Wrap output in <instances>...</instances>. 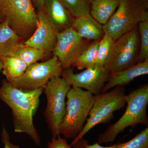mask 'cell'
<instances>
[{"mask_svg":"<svg viewBox=\"0 0 148 148\" xmlns=\"http://www.w3.org/2000/svg\"><path fill=\"white\" fill-rule=\"evenodd\" d=\"M43 87L33 90H21L14 87L6 79L0 86V100L12 111L14 132L24 133L36 145H41V140L35 127L33 117L38 110Z\"/></svg>","mask_w":148,"mask_h":148,"instance_id":"cell-1","label":"cell"},{"mask_svg":"<svg viewBox=\"0 0 148 148\" xmlns=\"http://www.w3.org/2000/svg\"><path fill=\"white\" fill-rule=\"evenodd\" d=\"M125 100L126 110L117 121L109 125L105 132L99 135L98 143L100 145L114 142L117 136L127 127L133 128L138 124L148 127V84L132 90L126 95Z\"/></svg>","mask_w":148,"mask_h":148,"instance_id":"cell-2","label":"cell"},{"mask_svg":"<svg viewBox=\"0 0 148 148\" xmlns=\"http://www.w3.org/2000/svg\"><path fill=\"white\" fill-rule=\"evenodd\" d=\"M66 98V114L59 127V132L66 140H71L84 127L93 106L95 95L80 88L71 86Z\"/></svg>","mask_w":148,"mask_h":148,"instance_id":"cell-3","label":"cell"},{"mask_svg":"<svg viewBox=\"0 0 148 148\" xmlns=\"http://www.w3.org/2000/svg\"><path fill=\"white\" fill-rule=\"evenodd\" d=\"M148 20V0H120L112 16L103 25L104 34L116 40Z\"/></svg>","mask_w":148,"mask_h":148,"instance_id":"cell-4","label":"cell"},{"mask_svg":"<svg viewBox=\"0 0 148 148\" xmlns=\"http://www.w3.org/2000/svg\"><path fill=\"white\" fill-rule=\"evenodd\" d=\"M124 86H116L109 92L95 95V99L88 118L81 132L74 138L71 146L83 138L87 132L99 124L109 122L114 117V113L126 104Z\"/></svg>","mask_w":148,"mask_h":148,"instance_id":"cell-5","label":"cell"},{"mask_svg":"<svg viewBox=\"0 0 148 148\" xmlns=\"http://www.w3.org/2000/svg\"><path fill=\"white\" fill-rule=\"evenodd\" d=\"M71 87L61 77L51 79L43 87L47 99L43 115L52 138L61 136L59 127L66 114V98Z\"/></svg>","mask_w":148,"mask_h":148,"instance_id":"cell-6","label":"cell"},{"mask_svg":"<svg viewBox=\"0 0 148 148\" xmlns=\"http://www.w3.org/2000/svg\"><path fill=\"white\" fill-rule=\"evenodd\" d=\"M0 10L3 21L21 38L34 32L38 16L32 0H0Z\"/></svg>","mask_w":148,"mask_h":148,"instance_id":"cell-7","label":"cell"},{"mask_svg":"<svg viewBox=\"0 0 148 148\" xmlns=\"http://www.w3.org/2000/svg\"><path fill=\"white\" fill-rule=\"evenodd\" d=\"M140 37L138 26L116 40L105 67L110 73L119 71L138 64Z\"/></svg>","mask_w":148,"mask_h":148,"instance_id":"cell-8","label":"cell"},{"mask_svg":"<svg viewBox=\"0 0 148 148\" xmlns=\"http://www.w3.org/2000/svg\"><path fill=\"white\" fill-rule=\"evenodd\" d=\"M63 70L61 62L53 56L47 61L28 66L21 77L9 82L21 90H35L44 87L52 78L61 77Z\"/></svg>","mask_w":148,"mask_h":148,"instance_id":"cell-9","label":"cell"},{"mask_svg":"<svg viewBox=\"0 0 148 148\" xmlns=\"http://www.w3.org/2000/svg\"><path fill=\"white\" fill-rule=\"evenodd\" d=\"M92 42L81 37L72 27L57 33V42L52 52L63 69H70Z\"/></svg>","mask_w":148,"mask_h":148,"instance_id":"cell-10","label":"cell"},{"mask_svg":"<svg viewBox=\"0 0 148 148\" xmlns=\"http://www.w3.org/2000/svg\"><path fill=\"white\" fill-rule=\"evenodd\" d=\"M110 72L105 66H94L75 73L71 68L63 69L61 77L71 86L84 88L97 95L108 82Z\"/></svg>","mask_w":148,"mask_h":148,"instance_id":"cell-11","label":"cell"},{"mask_svg":"<svg viewBox=\"0 0 148 148\" xmlns=\"http://www.w3.org/2000/svg\"><path fill=\"white\" fill-rule=\"evenodd\" d=\"M37 13L36 28L24 44L44 51L46 53L53 52L58 32L49 20L44 10H38Z\"/></svg>","mask_w":148,"mask_h":148,"instance_id":"cell-12","label":"cell"},{"mask_svg":"<svg viewBox=\"0 0 148 148\" xmlns=\"http://www.w3.org/2000/svg\"><path fill=\"white\" fill-rule=\"evenodd\" d=\"M44 10L58 32L73 27L75 18L61 0H45Z\"/></svg>","mask_w":148,"mask_h":148,"instance_id":"cell-13","label":"cell"},{"mask_svg":"<svg viewBox=\"0 0 148 148\" xmlns=\"http://www.w3.org/2000/svg\"><path fill=\"white\" fill-rule=\"evenodd\" d=\"M148 74V59L140 62L127 69L110 73L108 82L101 93L116 86H124L136 78Z\"/></svg>","mask_w":148,"mask_h":148,"instance_id":"cell-14","label":"cell"},{"mask_svg":"<svg viewBox=\"0 0 148 148\" xmlns=\"http://www.w3.org/2000/svg\"><path fill=\"white\" fill-rule=\"evenodd\" d=\"M103 26L88 13L75 18L72 28L83 38L93 41L103 38Z\"/></svg>","mask_w":148,"mask_h":148,"instance_id":"cell-15","label":"cell"},{"mask_svg":"<svg viewBox=\"0 0 148 148\" xmlns=\"http://www.w3.org/2000/svg\"><path fill=\"white\" fill-rule=\"evenodd\" d=\"M21 38L5 21H0V58L12 56L23 43Z\"/></svg>","mask_w":148,"mask_h":148,"instance_id":"cell-16","label":"cell"},{"mask_svg":"<svg viewBox=\"0 0 148 148\" xmlns=\"http://www.w3.org/2000/svg\"><path fill=\"white\" fill-rule=\"evenodd\" d=\"M120 0H91L89 14L99 23L104 25L116 10Z\"/></svg>","mask_w":148,"mask_h":148,"instance_id":"cell-17","label":"cell"},{"mask_svg":"<svg viewBox=\"0 0 148 148\" xmlns=\"http://www.w3.org/2000/svg\"><path fill=\"white\" fill-rule=\"evenodd\" d=\"M0 60L2 64L1 72L8 82L21 77L29 66L23 60L13 56L2 57Z\"/></svg>","mask_w":148,"mask_h":148,"instance_id":"cell-18","label":"cell"},{"mask_svg":"<svg viewBox=\"0 0 148 148\" xmlns=\"http://www.w3.org/2000/svg\"><path fill=\"white\" fill-rule=\"evenodd\" d=\"M100 40L93 41L80 54L73 66L78 70L88 69L95 65L98 45Z\"/></svg>","mask_w":148,"mask_h":148,"instance_id":"cell-19","label":"cell"},{"mask_svg":"<svg viewBox=\"0 0 148 148\" xmlns=\"http://www.w3.org/2000/svg\"><path fill=\"white\" fill-rule=\"evenodd\" d=\"M46 53L44 51L24 45L23 43L15 50L12 56L20 58L29 66L42 59Z\"/></svg>","mask_w":148,"mask_h":148,"instance_id":"cell-20","label":"cell"},{"mask_svg":"<svg viewBox=\"0 0 148 148\" xmlns=\"http://www.w3.org/2000/svg\"><path fill=\"white\" fill-rule=\"evenodd\" d=\"M116 40L107 34H104L98 45L95 66H105L108 59L112 47Z\"/></svg>","mask_w":148,"mask_h":148,"instance_id":"cell-21","label":"cell"},{"mask_svg":"<svg viewBox=\"0 0 148 148\" xmlns=\"http://www.w3.org/2000/svg\"><path fill=\"white\" fill-rule=\"evenodd\" d=\"M75 18L89 13L91 0H61Z\"/></svg>","mask_w":148,"mask_h":148,"instance_id":"cell-22","label":"cell"},{"mask_svg":"<svg viewBox=\"0 0 148 148\" xmlns=\"http://www.w3.org/2000/svg\"><path fill=\"white\" fill-rule=\"evenodd\" d=\"M140 37V49L138 63L148 59V20L138 24Z\"/></svg>","mask_w":148,"mask_h":148,"instance_id":"cell-23","label":"cell"},{"mask_svg":"<svg viewBox=\"0 0 148 148\" xmlns=\"http://www.w3.org/2000/svg\"><path fill=\"white\" fill-rule=\"evenodd\" d=\"M114 148H148V127L129 141L115 144Z\"/></svg>","mask_w":148,"mask_h":148,"instance_id":"cell-24","label":"cell"},{"mask_svg":"<svg viewBox=\"0 0 148 148\" xmlns=\"http://www.w3.org/2000/svg\"><path fill=\"white\" fill-rule=\"evenodd\" d=\"M47 148H73L69 145L67 140L62 138L61 136L57 138H52L51 140L48 142Z\"/></svg>","mask_w":148,"mask_h":148,"instance_id":"cell-25","label":"cell"},{"mask_svg":"<svg viewBox=\"0 0 148 148\" xmlns=\"http://www.w3.org/2000/svg\"><path fill=\"white\" fill-rule=\"evenodd\" d=\"M72 147L73 148H114L115 145L109 147H103L97 142L93 145H90L87 140L83 138L78 140Z\"/></svg>","mask_w":148,"mask_h":148,"instance_id":"cell-26","label":"cell"},{"mask_svg":"<svg viewBox=\"0 0 148 148\" xmlns=\"http://www.w3.org/2000/svg\"><path fill=\"white\" fill-rule=\"evenodd\" d=\"M1 136L4 148H21L18 145H14L11 142L8 131L5 127H3Z\"/></svg>","mask_w":148,"mask_h":148,"instance_id":"cell-27","label":"cell"},{"mask_svg":"<svg viewBox=\"0 0 148 148\" xmlns=\"http://www.w3.org/2000/svg\"><path fill=\"white\" fill-rule=\"evenodd\" d=\"M33 4L38 8V10H44L45 0H32Z\"/></svg>","mask_w":148,"mask_h":148,"instance_id":"cell-28","label":"cell"},{"mask_svg":"<svg viewBox=\"0 0 148 148\" xmlns=\"http://www.w3.org/2000/svg\"><path fill=\"white\" fill-rule=\"evenodd\" d=\"M2 69V64L0 60V73H1Z\"/></svg>","mask_w":148,"mask_h":148,"instance_id":"cell-29","label":"cell"},{"mask_svg":"<svg viewBox=\"0 0 148 148\" xmlns=\"http://www.w3.org/2000/svg\"><path fill=\"white\" fill-rule=\"evenodd\" d=\"M1 18V10H0V20Z\"/></svg>","mask_w":148,"mask_h":148,"instance_id":"cell-30","label":"cell"}]
</instances>
